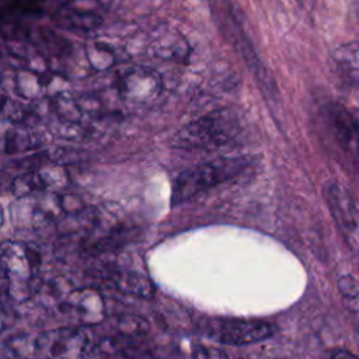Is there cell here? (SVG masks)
Instances as JSON below:
<instances>
[{"label": "cell", "instance_id": "obj_4", "mask_svg": "<svg viewBox=\"0 0 359 359\" xmlns=\"http://www.w3.org/2000/svg\"><path fill=\"white\" fill-rule=\"evenodd\" d=\"M0 261L1 278L7 283L8 294L18 302L34 294L41 266L39 255L27 244L4 241Z\"/></svg>", "mask_w": 359, "mask_h": 359}, {"label": "cell", "instance_id": "obj_11", "mask_svg": "<svg viewBox=\"0 0 359 359\" xmlns=\"http://www.w3.org/2000/svg\"><path fill=\"white\" fill-rule=\"evenodd\" d=\"M108 278L114 285L123 293L133 294L137 297H151L154 287L149 276L136 269H121L115 268L108 272Z\"/></svg>", "mask_w": 359, "mask_h": 359}, {"label": "cell", "instance_id": "obj_5", "mask_svg": "<svg viewBox=\"0 0 359 359\" xmlns=\"http://www.w3.org/2000/svg\"><path fill=\"white\" fill-rule=\"evenodd\" d=\"M212 11L215 13L216 21L222 28V32L227 35V39L234 45L240 56L244 59L245 65L250 67L255 80L261 86V91L266 95H275V87L271 79H268L266 70L261 63L259 57L255 55V49L245 35V29L234 11V6L229 0H210Z\"/></svg>", "mask_w": 359, "mask_h": 359}, {"label": "cell", "instance_id": "obj_8", "mask_svg": "<svg viewBox=\"0 0 359 359\" xmlns=\"http://www.w3.org/2000/svg\"><path fill=\"white\" fill-rule=\"evenodd\" d=\"M60 311L81 327H91L105 318V302L97 289L79 287L67 293L60 303Z\"/></svg>", "mask_w": 359, "mask_h": 359}, {"label": "cell", "instance_id": "obj_6", "mask_svg": "<svg viewBox=\"0 0 359 359\" xmlns=\"http://www.w3.org/2000/svg\"><path fill=\"white\" fill-rule=\"evenodd\" d=\"M203 334L222 345L243 346L268 339L275 327L261 320H213L205 325Z\"/></svg>", "mask_w": 359, "mask_h": 359}, {"label": "cell", "instance_id": "obj_16", "mask_svg": "<svg viewBox=\"0 0 359 359\" xmlns=\"http://www.w3.org/2000/svg\"><path fill=\"white\" fill-rule=\"evenodd\" d=\"M331 359H359V358H358L356 355L351 353L349 351H344V349H341V351H337L335 353H332Z\"/></svg>", "mask_w": 359, "mask_h": 359}, {"label": "cell", "instance_id": "obj_14", "mask_svg": "<svg viewBox=\"0 0 359 359\" xmlns=\"http://www.w3.org/2000/svg\"><path fill=\"white\" fill-rule=\"evenodd\" d=\"M332 59L341 69L359 73V42L342 45L334 52Z\"/></svg>", "mask_w": 359, "mask_h": 359}, {"label": "cell", "instance_id": "obj_2", "mask_svg": "<svg viewBox=\"0 0 359 359\" xmlns=\"http://www.w3.org/2000/svg\"><path fill=\"white\" fill-rule=\"evenodd\" d=\"M252 164L248 156L220 157L208 163H201L184 170L175 180L172 188V205L194 199L219 184H223Z\"/></svg>", "mask_w": 359, "mask_h": 359}, {"label": "cell", "instance_id": "obj_18", "mask_svg": "<svg viewBox=\"0 0 359 359\" xmlns=\"http://www.w3.org/2000/svg\"><path fill=\"white\" fill-rule=\"evenodd\" d=\"M300 1H309V0H300Z\"/></svg>", "mask_w": 359, "mask_h": 359}, {"label": "cell", "instance_id": "obj_17", "mask_svg": "<svg viewBox=\"0 0 359 359\" xmlns=\"http://www.w3.org/2000/svg\"><path fill=\"white\" fill-rule=\"evenodd\" d=\"M355 320H356V334H358V339H359V314L355 316Z\"/></svg>", "mask_w": 359, "mask_h": 359}, {"label": "cell", "instance_id": "obj_3", "mask_svg": "<svg viewBox=\"0 0 359 359\" xmlns=\"http://www.w3.org/2000/svg\"><path fill=\"white\" fill-rule=\"evenodd\" d=\"M240 129L237 112L233 108H222L182 126L174 136L172 144L187 150L216 149L234 140Z\"/></svg>", "mask_w": 359, "mask_h": 359}, {"label": "cell", "instance_id": "obj_1", "mask_svg": "<svg viewBox=\"0 0 359 359\" xmlns=\"http://www.w3.org/2000/svg\"><path fill=\"white\" fill-rule=\"evenodd\" d=\"M97 341L88 327H67L11 337L3 351L15 359H84Z\"/></svg>", "mask_w": 359, "mask_h": 359}, {"label": "cell", "instance_id": "obj_15", "mask_svg": "<svg viewBox=\"0 0 359 359\" xmlns=\"http://www.w3.org/2000/svg\"><path fill=\"white\" fill-rule=\"evenodd\" d=\"M191 359H229V356L217 346L194 345L191 349Z\"/></svg>", "mask_w": 359, "mask_h": 359}, {"label": "cell", "instance_id": "obj_13", "mask_svg": "<svg viewBox=\"0 0 359 359\" xmlns=\"http://www.w3.org/2000/svg\"><path fill=\"white\" fill-rule=\"evenodd\" d=\"M338 290L344 306L353 316L359 314V282L352 275H342L338 279Z\"/></svg>", "mask_w": 359, "mask_h": 359}, {"label": "cell", "instance_id": "obj_9", "mask_svg": "<svg viewBox=\"0 0 359 359\" xmlns=\"http://www.w3.org/2000/svg\"><path fill=\"white\" fill-rule=\"evenodd\" d=\"M67 184L65 171L60 168L29 170L17 175L11 182V192L17 198H25L42 192H55Z\"/></svg>", "mask_w": 359, "mask_h": 359}, {"label": "cell", "instance_id": "obj_12", "mask_svg": "<svg viewBox=\"0 0 359 359\" xmlns=\"http://www.w3.org/2000/svg\"><path fill=\"white\" fill-rule=\"evenodd\" d=\"M112 325L115 335L132 342H136L137 339L146 337L150 331L149 321L137 314H121L114 318Z\"/></svg>", "mask_w": 359, "mask_h": 359}, {"label": "cell", "instance_id": "obj_7", "mask_svg": "<svg viewBox=\"0 0 359 359\" xmlns=\"http://www.w3.org/2000/svg\"><path fill=\"white\" fill-rule=\"evenodd\" d=\"M323 194L338 230L346 243L356 245L359 243V210L353 196L334 180L324 184Z\"/></svg>", "mask_w": 359, "mask_h": 359}, {"label": "cell", "instance_id": "obj_10", "mask_svg": "<svg viewBox=\"0 0 359 359\" xmlns=\"http://www.w3.org/2000/svg\"><path fill=\"white\" fill-rule=\"evenodd\" d=\"M327 116L341 147L346 150L355 149L359 143V129L352 115L344 107L332 104L327 109Z\"/></svg>", "mask_w": 359, "mask_h": 359}]
</instances>
